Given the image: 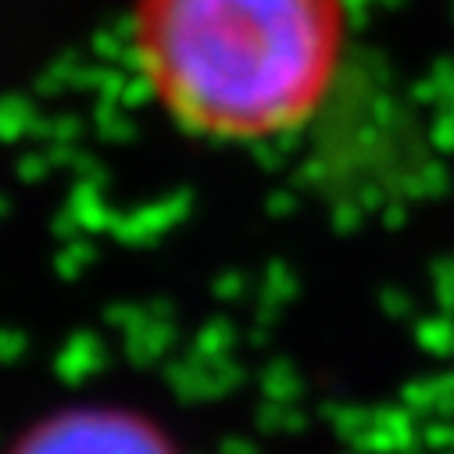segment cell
<instances>
[{"label":"cell","mask_w":454,"mask_h":454,"mask_svg":"<svg viewBox=\"0 0 454 454\" xmlns=\"http://www.w3.org/2000/svg\"><path fill=\"white\" fill-rule=\"evenodd\" d=\"M351 0H137L133 54L161 111L215 144L276 140L318 115Z\"/></svg>","instance_id":"6da1fadb"},{"label":"cell","mask_w":454,"mask_h":454,"mask_svg":"<svg viewBox=\"0 0 454 454\" xmlns=\"http://www.w3.org/2000/svg\"><path fill=\"white\" fill-rule=\"evenodd\" d=\"M19 454H179V447L140 411L79 408L51 419Z\"/></svg>","instance_id":"7a4b0ae2"}]
</instances>
